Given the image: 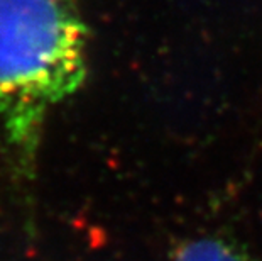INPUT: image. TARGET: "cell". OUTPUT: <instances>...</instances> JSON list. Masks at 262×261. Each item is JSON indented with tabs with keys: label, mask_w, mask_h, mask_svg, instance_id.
Here are the masks:
<instances>
[{
	"label": "cell",
	"mask_w": 262,
	"mask_h": 261,
	"mask_svg": "<svg viewBox=\"0 0 262 261\" xmlns=\"http://www.w3.org/2000/svg\"><path fill=\"white\" fill-rule=\"evenodd\" d=\"M174 261H249V258L224 237L203 236L183 244L174 254Z\"/></svg>",
	"instance_id": "obj_2"
},
{
	"label": "cell",
	"mask_w": 262,
	"mask_h": 261,
	"mask_svg": "<svg viewBox=\"0 0 262 261\" xmlns=\"http://www.w3.org/2000/svg\"><path fill=\"white\" fill-rule=\"evenodd\" d=\"M86 37L80 0H0V131L24 171L49 112L86 80Z\"/></svg>",
	"instance_id": "obj_1"
}]
</instances>
